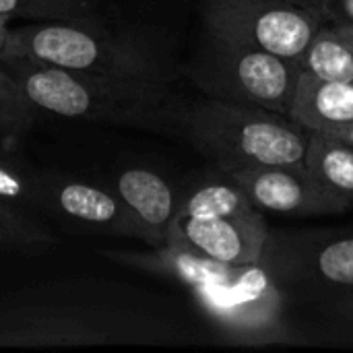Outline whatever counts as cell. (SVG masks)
I'll use <instances>...</instances> for the list:
<instances>
[{"label": "cell", "instance_id": "44dd1931", "mask_svg": "<svg viewBox=\"0 0 353 353\" xmlns=\"http://www.w3.org/2000/svg\"><path fill=\"white\" fill-rule=\"evenodd\" d=\"M327 23L353 27V0H329L323 6Z\"/></svg>", "mask_w": 353, "mask_h": 353}, {"label": "cell", "instance_id": "8992f818", "mask_svg": "<svg viewBox=\"0 0 353 353\" xmlns=\"http://www.w3.org/2000/svg\"><path fill=\"white\" fill-rule=\"evenodd\" d=\"M184 72L207 97L261 105L290 116L302 64L203 31Z\"/></svg>", "mask_w": 353, "mask_h": 353}, {"label": "cell", "instance_id": "5b68a950", "mask_svg": "<svg viewBox=\"0 0 353 353\" xmlns=\"http://www.w3.org/2000/svg\"><path fill=\"white\" fill-rule=\"evenodd\" d=\"M176 137L228 172L300 163L308 147V130L290 116L207 95L180 105Z\"/></svg>", "mask_w": 353, "mask_h": 353}, {"label": "cell", "instance_id": "2e32d148", "mask_svg": "<svg viewBox=\"0 0 353 353\" xmlns=\"http://www.w3.org/2000/svg\"><path fill=\"white\" fill-rule=\"evenodd\" d=\"M300 64L312 77L353 83V27L325 23L300 56Z\"/></svg>", "mask_w": 353, "mask_h": 353}, {"label": "cell", "instance_id": "cb8c5ba5", "mask_svg": "<svg viewBox=\"0 0 353 353\" xmlns=\"http://www.w3.org/2000/svg\"><path fill=\"white\" fill-rule=\"evenodd\" d=\"M329 134H333V137L341 139V141H343V143H347V145H353V122L345 124V126H339V128H335V130H331Z\"/></svg>", "mask_w": 353, "mask_h": 353}, {"label": "cell", "instance_id": "6da1fadb", "mask_svg": "<svg viewBox=\"0 0 353 353\" xmlns=\"http://www.w3.org/2000/svg\"><path fill=\"white\" fill-rule=\"evenodd\" d=\"M153 321L124 285L72 277L0 294V347H68L147 341Z\"/></svg>", "mask_w": 353, "mask_h": 353}, {"label": "cell", "instance_id": "603a6c76", "mask_svg": "<svg viewBox=\"0 0 353 353\" xmlns=\"http://www.w3.org/2000/svg\"><path fill=\"white\" fill-rule=\"evenodd\" d=\"M10 19L6 14H0V56L4 54L6 50V43H8V35H10V27H8Z\"/></svg>", "mask_w": 353, "mask_h": 353}, {"label": "cell", "instance_id": "7a4b0ae2", "mask_svg": "<svg viewBox=\"0 0 353 353\" xmlns=\"http://www.w3.org/2000/svg\"><path fill=\"white\" fill-rule=\"evenodd\" d=\"M108 259L184 285L221 337L238 345L285 343L290 296L259 261L219 263L184 246L165 244L151 252H105Z\"/></svg>", "mask_w": 353, "mask_h": 353}, {"label": "cell", "instance_id": "ffe728a7", "mask_svg": "<svg viewBox=\"0 0 353 353\" xmlns=\"http://www.w3.org/2000/svg\"><path fill=\"white\" fill-rule=\"evenodd\" d=\"M37 114L19 81L0 64V134L8 141L25 134L33 128Z\"/></svg>", "mask_w": 353, "mask_h": 353}, {"label": "cell", "instance_id": "52a82bcc", "mask_svg": "<svg viewBox=\"0 0 353 353\" xmlns=\"http://www.w3.org/2000/svg\"><path fill=\"white\" fill-rule=\"evenodd\" d=\"M261 263L290 300L329 304L353 292V228H271Z\"/></svg>", "mask_w": 353, "mask_h": 353}, {"label": "cell", "instance_id": "30bf717a", "mask_svg": "<svg viewBox=\"0 0 353 353\" xmlns=\"http://www.w3.org/2000/svg\"><path fill=\"white\" fill-rule=\"evenodd\" d=\"M248 201L261 213H275L288 217H321L339 215L350 207L323 186L304 165H252L232 172Z\"/></svg>", "mask_w": 353, "mask_h": 353}, {"label": "cell", "instance_id": "ac0fdd59", "mask_svg": "<svg viewBox=\"0 0 353 353\" xmlns=\"http://www.w3.org/2000/svg\"><path fill=\"white\" fill-rule=\"evenodd\" d=\"M0 14L29 23L99 19L93 0H0Z\"/></svg>", "mask_w": 353, "mask_h": 353}, {"label": "cell", "instance_id": "e0dca14e", "mask_svg": "<svg viewBox=\"0 0 353 353\" xmlns=\"http://www.w3.org/2000/svg\"><path fill=\"white\" fill-rule=\"evenodd\" d=\"M52 244H56V238L41 221V215L0 201V248L39 250Z\"/></svg>", "mask_w": 353, "mask_h": 353}, {"label": "cell", "instance_id": "5bb4252c", "mask_svg": "<svg viewBox=\"0 0 353 353\" xmlns=\"http://www.w3.org/2000/svg\"><path fill=\"white\" fill-rule=\"evenodd\" d=\"M252 209V203L234 174L217 165L190 176L180 186L178 215H238Z\"/></svg>", "mask_w": 353, "mask_h": 353}, {"label": "cell", "instance_id": "7402d4cb", "mask_svg": "<svg viewBox=\"0 0 353 353\" xmlns=\"http://www.w3.org/2000/svg\"><path fill=\"white\" fill-rule=\"evenodd\" d=\"M329 308H331L339 319H343V321H347V323H353V292L352 294L341 296V298H337V300H333V302H329Z\"/></svg>", "mask_w": 353, "mask_h": 353}, {"label": "cell", "instance_id": "7c38bea8", "mask_svg": "<svg viewBox=\"0 0 353 353\" xmlns=\"http://www.w3.org/2000/svg\"><path fill=\"white\" fill-rule=\"evenodd\" d=\"M112 188L137 228V240L151 248L165 246L178 215L180 186H174L151 168L134 165L118 172L112 180Z\"/></svg>", "mask_w": 353, "mask_h": 353}, {"label": "cell", "instance_id": "d6986e66", "mask_svg": "<svg viewBox=\"0 0 353 353\" xmlns=\"http://www.w3.org/2000/svg\"><path fill=\"white\" fill-rule=\"evenodd\" d=\"M37 176L39 170L0 143V201L35 213Z\"/></svg>", "mask_w": 353, "mask_h": 353}, {"label": "cell", "instance_id": "ba28073f", "mask_svg": "<svg viewBox=\"0 0 353 353\" xmlns=\"http://www.w3.org/2000/svg\"><path fill=\"white\" fill-rule=\"evenodd\" d=\"M201 21L205 33L298 60L327 23L300 0H205Z\"/></svg>", "mask_w": 353, "mask_h": 353}, {"label": "cell", "instance_id": "d4e9b609", "mask_svg": "<svg viewBox=\"0 0 353 353\" xmlns=\"http://www.w3.org/2000/svg\"><path fill=\"white\" fill-rule=\"evenodd\" d=\"M300 2H306V4H310V6H316L319 10H323V6H325L329 0H300Z\"/></svg>", "mask_w": 353, "mask_h": 353}, {"label": "cell", "instance_id": "8fae6325", "mask_svg": "<svg viewBox=\"0 0 353 353\" xmlns=\"http://www.w3.org/2000/svg\"><path fill=\"white\" fill-rule=\"evenodd\" d=\"M269 230L259 209L238 215H176L168 244L184 246L219 263L248 265L263 259Z\"/></svg>", "mask_w": 353, "mask_h": 353}, {"label": "cell", "instance_id": "277c9868", "mask_svg": "<svg viewBox=\"0 0 353 353\" xmlns=\"http://www.w3.org/2000/svg\"><path fill=\"white\" fill-rule=\"evenodd\" d=\"M4 54L114 79L172 83L178 77L172 56L153 37L132 29H110L99 19L14 27Z\"/></svg>", "mask_w": 353, "mask_h": 353}, {"label": "cell", "instance_id": "3957f363", "mask_svg": "<svg viewBox=\"0 0 353 353\" xmlns=\"http://www.w3.org/2000/svg\"><path fill=\"white\" fill-rule=\"evenodd\" d=\"M0 64L19 81L37 112L176 134L184 101L172 83L79 72L14 54H2Z\"/></svg>", "mask_w": 353, "mask_h": 353}, {"label": "cell", "instance_id": "9a60e30c", "mask_svg": "<svg viewBox=\"0 0 353 353\" xmlns=\"http://www.w3.org/2000/svg\"><path fill=\"white\" fill-rule=\"evenodd\" d=\"M304 165L323 186L353 209V145L329 132L308 130Z\"/></svg>", "mask_w": 353, "mask_h": 353}, {"label": "cell", "instance_id": "9c48e42d", "mask_svg": "<svg viewBox=\"0 0 353 353\" xmlns=\"http://www.w3.org/2000/svg\"><path fill=\"white\" fill-rule=\"evenodd\" d=\"M35 213L70 234L134 238L137 228L112 186L39 170Z\"/></svg>", "mask_w": 353, "mask_h": 353}, {"label": "cell", "instance_id": "4fadbf2b", "mask_svg": "<svg viewBox=\"0 0 353 353\" xmlns=\"http://www.w3.org/2000/svg\"><path fill=\"white\" fill-rule=\"evenodd\" d=\"M290 118L306 130L331 132L353 122V83L325 81L302 70Z\"/></svg>", "mask_w": 353, "mask_h": 353}]
</instances>
